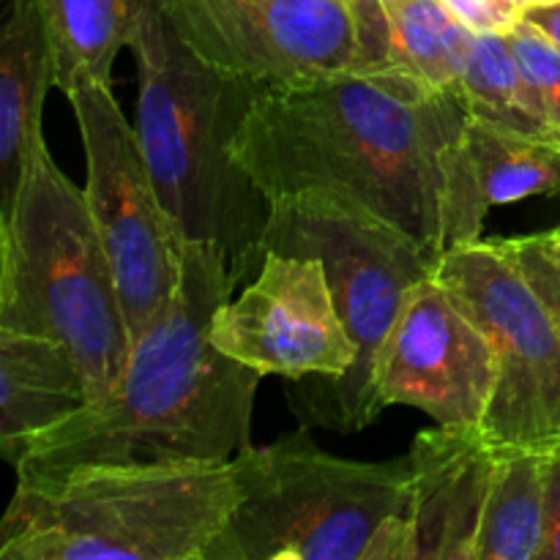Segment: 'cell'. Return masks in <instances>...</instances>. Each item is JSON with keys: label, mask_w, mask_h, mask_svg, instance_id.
Segmentation results:
<instances>
[{"label": "cell", "mask_w": 560, "mask_h": 560, "mask_svg": "<svg viewBox=\"0 0 560 560\" xmlns=\"http://www.w3.org/2000/svg\"><path fill=\"white\" fill-rule=\"evenodd\" d=\"M266 252L323 260L339 317L355 345V364L342 377L299 388L293 410L301 424L366 430L383 413L375 388L388 337L410 290L435 273L438 257L359 202L317 189L271 197L262 230Z\"/></svg>", "instance_id": "52a82bcc"}, {"label": "cell", "mask_w": 560, "mask_h": 560, "mask_svg": "<svg viewBox=\"0 0 560 560\" xmlns=\"http://www.w3.org/2000/svg\"><path fill=\"white\" fill-rule=\"evenodd\" d=\"M238 501L235 459L16 476L0 560H208Z\"/></svg>", "instance_id": "277c9868"}, {"label": "cell", "mask_w": 560, "mask_h": 560, "mask_svg": "<svg viewBox=\"0 0 560 560\" xmlns=\"http://www.w3.org/2000/svg\"><path fill=\"white\" fill-rule=\"evenodd\" d=\"M541 560H560V443L547 454V541Z\"/></svg>", "instance_id": "d4e9b609"}, {"label": "cell", "mask_w": 560, "mask_h": 560, "mask_svg": "<svg viewBox=\"0 0 560 560\" xmlns=\"http://www.w3.org/2000/svg\"><path fill=\"white\" fill-rule=\"evenodd\" d=\"M468 145L487 206L525 197H560V145L492 120L468 124Z\"/></svg>", "instance_id": "d6986e66"}, {"label": "cell", "mask_w": 560, "mask_h": 560, "mask_svg": "<svg viewBox=\"0 0 560 560\" xmlns=\"http://www.w3.org/2000/svg\"><path fill=\"white\" fill-rule=\"evenodd\" d=\"M91 402L85 375L66 345L0 328V452L11 465L38 432Z\"/></svg>", "instance_id": "9a60e30c"}, {"label": "cell", "mask_w": 560, "mask_h": 560, "mask_svg": "<svg viewBox=\"0 0 560 560\" xmlns=\"http://www.w3.org/2000/svg\"><path fill=\"white\" fill-rule=\"evenodd\" d=\"M476 33L443 5V0H402L388 14L381 69L416 77L432 91L463 93L465 66Z\"/></svg>", "instance_id": "ac0fdd59"}, {"label": "cell", "mask_w": 560, "mask_h": 560, "mask_svg": "<svg viewBox=\"0 0 560 560\" xmlns=\"http://www.w3.org/2000/svg\"><path fill=\"white\" fill-rule=\"evenodd\" d=\"M525 16L560 47V3L550 5V9H530L525 11Z\"/></svg>", "instance_id": "484cf974"}, {"label": "cell", "mask_w": 560, "mask_h": 560, "mask_svg": "<svg viewBox=\"0 0 560 560\" xmlns=\"http://www.w3.org/2000/svg\"><path fill=\"white\" fill-rule=\"evenodd\" d=\"M129 47L135 126L175 235L219 246L235 282L255 277L271 200L238 164L235 142L268 88L202 60L159 0H137Z\"/></svg>", "instance_id": "3957f363"}, {"label": "cell", "mask_w": 560, "mask_h": 560, "mask_svg": "<svg viewBox=\"0 0 560 560\" xmlns=\"http://www.w3.org/2000/svg\"><path fill=\"white\" fill-rule=\"evenodd\" d=\"M517 3H520V5H523V11H525V3H528V0H517Z\"/></svg>", "instance_id": "83f0119b"}, {"label": "cell", "mask_w": 560, "mask_h": 560, "mask_svg": "<svg viewBox=\"0 0 560 560\" xmlns=\"http://www.w3.org/2000/svg\"><path fill=\"white\" fill-rule=\"evenodd\" d=\"M52 47L55 88L109 85L120 49L131 44L137 0H36Z\"/></svg>", "instance_id": "2e32d148"}, {"label": "cell", "mask_w": 560, "mask_h": 560, "mask_svg": "<svg viewBox=\"0 0 560 560\" xmlns=\"http://www.w3.org/2000/svg\"><path fill=\"white\" fill-rule=\"evenodd\" d=\"M468 124L463 93L432 91L397 69H348L262 91L235 159L268 200L306 189L348 197L441 260L485 238L490 206Z\"/></svg>", "instance_id": "6da1fadb"}, {"label": "cell", "mask_w": 560, "mask_h": 560, "mask_svg": "<svg viewBox=\"0 0 560 560\" xmlns=\"http://www.w3.org/2000/svg\"><path fill=\"white\" fill-rule=\"evenodd\" d=\"M534 288L560 337V244L550 230L517 238H490Z\"/></svg>", "instance_id": "7402d4cb"}, {"label": "cell", "mask_w": 560, "mask_h": 560, "mask_svg": "<svg viewBox=\"0 0 560 560\" xmlns=\"http://www.w3.org/2000/svg\"><path fill=\"white\" fill-rule=\"evenodd\" d=\"M235 470L241 501L208 560H408L410 457H334L301 424Z\"/></svg>", "instance_id": "8992f818"}, {"label": "cell", "mask_w": 560, "mask_h": 560, "mask_svg": "<svg viewBox=\"0 0 560 560\" xmlns=\"http://www.w3.org/2000/svg\"><path fill=\"white\" fill-rule=\"evenodd\" d=\"M495 388V350L430 273L410 290L377 375V408L410 405L443 427H479Z\"/></svg>", "instance_id": "7c38bea8"}, {"label": "cell", "mask_w": 560, "mask_h": 560, "mask_svg": "<svg viewBox=\"0 0 560 560\" xmlns=\"http://www.w3.org/2000/svg\"><path fill=\"white\" fill-rule=\"evenodd\" d=\"M408 457V560H476L495 465L479 427L419 432Z\"/></svg>", "instance_id": "4fadbf2b"}, {"label": "cell", "mask_w": 560, "mask_h": 560, "mask_svg": "<svg viewBox=\"0 0 560 560\" xmlns=\"http://www.w3.org/2000/svg\"><path fill=\"white\" fill-rule=\"evenodd\" d=\"M547 541V454H495L476 560H541Z\"/></svg>", "instance_id": "e0dca14e"}, {"label": "cell", "mask_w": 560, "mask_h": 560, "mask_svg": "<svg viewBox=\"0 0 560 560\" xmlns=\"http://www.w3.org/2000/svg\"><path fill=\"white\" fill-rule=\"evenodd\" d=\"M85 151V197L113 262L131 345L162 317L180 266L175 235L148 170L137 126L129 124L109 85L66 93Z\"/></svg>", "instance_id": "9c48e42d"}, {"label": "cell", "mask_w": 560, "mask_h": 560, "mask_svg": "<svg viewBox=\"0 0 560 560\" xmlns=\"http://www.w3.org/2000/svg\"><path fill=\"white\" fill-rule=\"evenodd\" d=\"M560 0H528V3H525V11H530V9H550V5H558Z\"/></svg>", "instance_id": "4316f807"}, {"label": "cell", "mask_w": 560, "mask_h": 560, "mask_svg": "<svg viewBox=\"0 0 560 560\" xmlns=\"http://www.w3.org/2000/svg\"><path fill=\"white\" fill-rule=\"evenodd\" d=\"M49 88L52 47L36 0H3L0 27V217L11 211L38 137Z\"/></svg>", "instance_id": "5bb4252c"}, {"label": "cell", "mask_w": 560, "mask_h": 560, "mask_svg": "<svg viewBox=\"0 0 560 560\" xmlns=\"http://www.w3.org/2000/svg\"><path fill=\"white\" fill-rule=\"evenodd\" d=\"M443 5L474 33H509L525 16L517 0H443Z\"/></svg>", "instance_id": "cb8c5ba5"}, {"label": "cell", "mask_w": 560, "mask_h": 560, "mask_svg": "<svg viewBox=\"0 0 560 560\" xmlns=\"http://www.w3.org/2000/svg\"><path fill=\"white\" fill-rule=\"evenodd\" d=\"M435 277L495 350V388L479 432L495 454L560 443V337L545 304L490 238L448 249Z\"/></svg>", "instance_id": "ba28073f"}, {"label": "cell", "mask_w": 560, "mask_h": 560, "mask_svg": "<svg viewBox=\"0 0 560 560\" xmlns=\"http://www.w3.org/2000/svg\"><path fill=\"white\" fill-rule=\"evenodd\" d=\"M359 31V63L355 71H377L386 52L388 14L402 0H348Z\"/></svg>", "instance_id": "603a6c76"}, {"label": "cell", "mask_w": 560, "mask_h": 560, "mask_svg": "<svg viewBox=\"0 0 560 560\" xmlns=\"http://www.w3.org/2000/svg\"><path fill=\"white\" fill-rule=\"evenodd\" d=\"M0 328L66 345L91 402L118 383L135 348L85 189L55 164L44 137L0 217Z\"/></svg>", "instance_id": "5b68a950"}, {"label": "cell", "mask_w": 560, "mask_h": 560, "mask_svg": "<svg viewBox=\"0 0 560 560\" xmlns=\"http://www.w3.org/2000/svg\"><path fill=\"white\" fill-rule=\"evenodd\" d=\"M503 36L509 38V47L517 58L530 93H534L541 118L550 126L552 137L560 142V47L547 33H541L528 16H523Z\"/></svg>", "instance_id": "44dd1931"}, {"label": "cell", "mask_w": 560, "mask_h": 560, "mask_svg": "<svg viewBox=\"0 0 560 560\" xmlns=\"http://www.w3.org/2000/svg\"><path fill=\"white\" fill-rule=\"evenodd\" d=\"M211 339L260 375L290 381L342 377L355 364V345L317 257L266 252L252 284L217 310Z\"/></svg>", "instance_id": "8fae6325"}, {"label": "cell", "mask_w": 560, "mask_h": 560, "mask_svg": "<svg viewBox=\"0 0 560 560\" xmlns=\"http://www.w3.org/2000/svg\"><path fill=\"white\" fill-rule=\"evenodd\" d=\"M459 91H463L474 118H485L523 131V135L558 142L550 126L541 118L534 93H530L503 33H476Z\"/></svg>", "instance_id": "ffe728a7"}, {"label": "cell", "mask_w": 560, "mask_h": 560, "mask_svg": "<svg viewBox=\"0 0 560 560\" xmlns=\"http://www.w3.org/2000/svg\"><path fill=\"white\" fill-rule=\"evenodd\" d=\"M228 257L206 241H180L173 299L131 348L124 375L16 454V476L77 465L230 463L252 446L260 375L213 345L211 323L235 293Z\"/></svg>", "instance_id": "7a4b0ae2"}, {"label": "cell", "mask_w": 560, "mask_h": 560, "mask_svg": "<svg viewBox=\"0 0 560 560\" xmlns=\"http://www.w3.org/2000/svg\"><path fill=\"white\" fill-rule=\"evenodd\" d=\"M211 66L266 88L323 80L359 63L348 0H159Z\"/></svg>", "instance_id": "30bf717a"}]
</instances>
